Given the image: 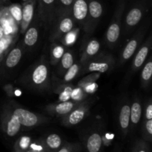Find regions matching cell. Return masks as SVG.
Here are the masks:
<instances>
[{"mask_svg":"<svg viewBox=\"0 0 152 152\" xmlns=\"http://www.w3.org/2000/svg\"><path fill=\"white\" fill-rule=\"evenodd\" d=\"M28 87L38 91H46L50 86V71L47 60L42 59L40 62L33 66L28 76V82H25Z\"/></svg>","mask_w":152,"mask_h":152,"instance_id":"1","label":"cell"},{"mask_svg":"<svg viewBox=\"0 0 152 152\" xmlns=\"http://www.w3.org/2000/svg\"><path fill=\"white\" fill-rule=\"evenodd\" d=\"M126 2L125 0H121L119 3L117 8L116 9L115 13L112 18L111 23L108 26V30L105 34V39L107 45L109 48H114L117 43L120 37L122 25V18H123V12H124Z\"/></svg>","mask_w":152,"mask_h":152,"instance_id":"2","label":"cell"},{"mask_svg":"<svg viewBox=\"0 0 152 152\" xmlns=\"http://www.w3.org/2000/svg\"><path fill=\"white\" fill-rule=\"evenodd\" d=\"M12 112L17 117L21 126H23L27 129H31L40 126L46 123L49 120L41 114L31 112L20 107H15L13 109H12Z\"/></svg>","mask_w":152,"mask_h":152,"instance_id":"3","label":"cell"},{"mask_svg":"<svg viewBox=\"0 0 152 152\" xmlns=\"http://www.w3.org/2000/svg\"><path fill=\"white\" fill-rule=\"evenodd\" d=\"M53 28L50 39L52 41L62 39L65 34L74 29V19L72 14H62L56 16L53 21Z\"/></svg>","mask_w":152,"mask_h":152,"instance_id":"4","label":"cell"},{"mask_svg":"<svg viewBox=\"0 0 152 152\" xmlns=\"http://www.w3.org/2000/svg\"><path fill=\"white\" fill-rule=\"evenodd\" d=\"M114 59L111 55H99L88 61L84 66V73H105L114 67Z\"/></svg>","mask_w":152,"mask_h":152,"instance_id":"5","label":"cell"},{"mask_svg":"<svg viewBox=\"0 0 152 152\" xmlns=\"http://www.w3.org/2000/svg\"><path fill=\"white\" fill-rule=\"evenodd\" d=\"M21 125L17 117L13 114L12 109L5 107L1 116V128L7 137H15L21 129Z\"/></svg>","mask_w":152,"mask_h":152,"instance_id":"6","label":"cell"},{"mask_svg":"<svg viewBox=\"0 0 152 152\" xmlns=\"http://www.w3.org/2000/svg\"><path fill=\"white\" fill-rule=\"evenodd\" d=\"M57 0H39L38 13L44 26L51 28L55 19V10Z\"/></svg>","mask_w":152,"mask_h":152,"instance_id":"7","label":"cell"},{"mask_svg":"<svg viewBox=\"0 0 152 152\" xmlns=\"http://www.w3.org/2000/svg\"><path fill=\"white\" fill-rule=\"evenodd\" d=\"M89 108L90 104L87 101L80 102L71 112L62 117V124L67 127H71L79 124L88 114Z\"/></svg>","mask_w":152,"mask_h":152,"instance_id":"8","label":"cell"},{"mask_svg":"<svg viewBox=\"0 0 152 152\" xmlns=\"http://www.w3.org/2000/svg\"><path fill=\"white\" fill-rule=\"evenodd\" d=\"M103 13V7L102 4L97 0L88 1V15L85 30L88 33H92L94 31L98 21Z\"/></svg>","mask_w":152,"mask_h":152,"instance_id":"9","label":"cell"},{"mask_svg":"<svg viewBox=\"0 0 152 152\" xmlns=\"http://www.w3.org/2000/svg\"><path fill=\"white\" fill-rule=\"evenodd\" d=\"M80 102H75L71 99L65 102H57L48 105L46 107V111L51 115L63 117L71 112Z\"/></svg>","mask_w":152,"mask_h":152,"instance_id":"10","label":"cell"},{"mask_svg":"<svg viewBox=\"0 0 152 152\" xmlns=\"http://www.w3.org/2000/svg\"><path fill=\"white\" fill-rule=\"evenodd\" d=\"M88 15V1L74 0L72 6V16L74 22H77L85 28Z\"/></svg>","mask_w":152,"mask_h":152,"instance_id":"11","label":"cell"},{"mask_svg":"<svg viewBox=\"0 0 152 152\" xmlns=\"http://www.w3.org/2000/svg\"><path fill=\"white\" fill-rule=\"evenodd\" d=\"M36 3L37 0H29L22 4V21L19 26L21 34H25L32 22Z\"/></svg>","mask_w":152,"mask_h":152,"instance_id":"12","label":"cell"},{"mask_svg":"<svg viewBox=\"0 0 152 152\" xmlns=\"http://www.w3.org/2000/svg\"><path fill=\"white\" fill-rule=\"evenodd\" d=\"M143 35L144 34L140 31L138 34H137L134 37H132L130 41L127 43L126 47L122 51L121 55H120V62H119V64L120 65H123L126 61L130 59L132 57V56L134 54L138 46L140 44L141 40L143 38Z\"/></svg>","mask_w":152,"mask_h":152,"instance_id":"13","label":"cell"},{"mask_svg":"<svg viewBox=\"0 0 152 152\" xmlns=\"http://www.w3.org/2000/svg\"><path fill=\"white\" fill-rule=\"evenodd\" d=\"M151 47V37H148V40L144 44L142 47L139 49L137 53L135 55V57L134 59L133 63H132V70L133 72H136L140 68H142V65L145 63L147 57H148V53L150 51V49Z\"/></svg>","mask_w":152,"mask_h":152,"instance_id":"14","label":"cell"},{"mask_svg":"<svg viewBox=\"0 0 152 152\" xmlns=\"http://www.w3.org/2000/svg\"><path fill=\"white\" fill-rule=\"evenodd\" d=\"M131 104L126 102L123 104L119 112V126L123 136H126L130 129Z\"/></svg>","mask_w":152,"mask_h":152,"instance_id":"15","label":"cell"},{"mask_svg":"<svg viewBox=\"0 0 152 152\" xmlns=\"http://www.w3.org/2000/svg\"><path fill=\"white\" fill-rule=\"evenodd\" d=\"M100 49V43L96 39H93L88 42L83 54H82L80 62L81 64L85 65L88 61L94 57Z\"/></svg>","mask_w":152,"mask_h":152,"instance_id":"16","label":"cell"},{"mask_svg":"<svg viewBox=\"0 0 152 152\" xmlns=\"http://www.w3.org/2000/svg\"><path fill=\"white\" fill-rule=\"evenodd\" d=\"M143 16V10L140 7H134L130 10L126 17V29H132L134 28L142 19Z\"/></svg>","mask_w":152,"mask_h":152,"instance_id":"17","label":"cell"},{"mask_svg":"<svg viewBox=\"0 0 152 152\" xmlns=\"http://www.w3.org/2000/svg\"><path fill=\"white\" fill-rule=\"evenodd\" d=\"M142 114V104L140 99H135L131 104L130 109V129H134L139 124Z\"/></svg>","mask_w":152,"mask_h":152,"instance_id":"18","label":"cell"},{"mask_svg":"<svg viewBox=\"0 0 152 152\" xmlns=\"http://www.w3.org/2000/svg\"><path fill=\"white\" fill-rule=\"evenodd\" d=\"M23 47L18 45L10 50L5 59V66L7 68H13L16 67L20 62L23 55Z\"/></svg>","mask_w":152,"mask_h":152,"instance_id":"19","label":"cell"},{"mask_svg":"<svg viewBox=\"0 0 152 152\" xmlns=\"http://www.w3.org/2000/svg\"><path fill=\"white\" fill-rule=\"evenodd\" d=\"M102 145V135L99 132H93L89 135L86 141V149L88 152H100Z\"/></svg>","mask_w":152,"mask_h":152,"instance_id":"20","label":"cell"},{"mask_svg":"<svg viewBox=\"0 0 152 152\" xmlns=\"http://www.w3.org/2000/svg\"><path fill=\"white\" fill-rule=\"evenodd\" d=\"M43 141L48 152H56L62 145V138L56 134H50Z\"/></svg>","mask_w":152,"mask_h":152,"instance_id":"21","label":"cell"},{"mask_svg":"<svg viewBox=\"0 0 152 152\" xmlns=\"http://www.w3.org/2000/svg\"><path fill=\"white\" fill-rule=\"evenodd\" d=\"M24 35V44L25 47H34L38 41L39 31L37 27L34 25L28 27Z\"/></svg>","mask_w":152,"mask_h":152,"instance_id":"22","label":"cell"},{"mask_svg":"<svg viewBox=\"0 0 152 152\" xmlns=\"http://www.w3.org/2000/svg\"><path fill=\"white\" fill-rule=\"evenodd\" d=\"M81 68V65L79 63H74L71 68H68L66 71L65 72V75H64L62 79H57L55 77L53 78L56 79L59 83H62V84H68L71 83V81L74 80L78 75L79 72Z\"/></svg>","mask_w":152,"mask_h":152,"instance_id":"23","label":"cell"},{"mask_svg":"<svg viewBox=\"0 0 152 152\" xmlns=\"http://www.w3.org/2000/svg\"><path fill=\"white\" fill-rule=\"evenodd\" d=\"M55 92L59 94L58 96L57 102H65L71 99V92H72L74 86L72 85L68 84H62L59 83V86H56Z\"/></svg>","mask_w":152,"mask_h":152,"instance_id":"24","label":"cell"},{"mask_svg":"<svg viewBox=\"0 0 152 152\" xmlns=\"http://www.w3.org/2000/svg\"><path fill=\"white\" fill-rule=\"evenodd\" d=\"M65 51V48L62 45L57 44L56 42H53L50 45V64L51 65H56L59 61H60L62 55L64 54Z\"/></svg>","mask_w":152,"mask_h":152,"instance_id":"25","label":"cell"},{"mask_svg":"<svg viewBox=\"0 0 152 152\" xmlns=\"http://www.w3.org/2000/svg\"><path fill=\"white\" fill-rule=\"evenodd\" d=\"M74 0H57L55 10V17L62 14H72V6Z\"/></svg>","mask_w":152,"mask_h":152,"instance_id":"26","label":"cell"},{"mask_svg":"<svg viewBox=\"0 0 152 152\" xmlns=\"http://www.w3.org/2000/svg\"><path fill=\"white\" fill-rule=\"evenodd\" d=\"M152 76V61L151 58L148 60V62L144 65L141 71V84L142 87L147 88L148 87V85L150 84V82L151 80Z\"/></svg>","mask_w":152,"mask_h":152,"instance_id":"27","label":"cell"},{"mask_svg":"<svg viewBox=\"0 0 152 152\" xmlns=\"http://www.w3.org/2000/svg\"><path fill=\"white\" fill-rule=\"evenodd\" d=\"M31 142V138L28 136H22L16 141L13 152H27Z\"/></svg>","mask_w":152,"mask_h":152,"instance_id":"28","label":"cell"},{"mask_svg":"<svg viewBox=\"0 0 152 152\" xmlns=\"http://www.w3.org/2000/svg\"><path fill=\"white\" fill-rule=\"evenodd\" d=\"M7 8L15 23L19 27L20 26L21 21H22V4H12L7 6Z\"/></svg>","mask_w":152,"mask_h":152,"instance_id":"29","label":"cell"},{"mask_svg":"<svg viewBox=\"0 0 152 152\" xmlns=\"http://www.w3.org/2000/svg\"><path fill=\"white\" fill-rule=\"evenodd\" d=\"M74 63V56L71 51H65L60 59V69L61 71L65 73L67 70L72 66Z\"/></svg>","mask_w":152,"mask_h":152,"instance_id":"30","label":"cell"},{"mask_svg":"<svg viewBox=\"0 0 152 152\" xmlns=\"http://www.w3.org/2000/svg\"><path fill=\"white\" fill-rule=\"evenodd\" d=\"M79 29H73L62 37V43L64 46H71L75 43L78 36Z\"/></svg>","mask_w":152,"mask_h":152,"instance_id":"31","label":"cell"},{"mask_svg":"<svg viewBox=\"0 0 152 152\" xmlns=\"http://www.w3.org/2000/svg\"><path fill=\"white\" fill-rule=\"evenodd\" d=\"M87 94L83 91L82 88L77 86V88H74L71 92V100L75 101V102H83L86 99Z\"/></svg>","mask_w":152,"mask_h":152,"instance_id":"32","label":"cell"},{"mask_svg":"<svg viewBox=\"0 0 152 152\" xmlns=\"http://www.w3.org/2000/svg\"><path fill=\"white\" fill-rule=\"evenodd\" d=\"M28 151L29 152H48L43 139L31 142Z\"/></svg>","mask_w":152,"mask_h":152,"instance_id":"33","label":"cell"},{"mask_svg":"<svg viewBox=\"0 0 152 152\" xmlns=\"http://www.w3.org/2000/svg\"><path fill=\"white\" fill-rule=\"evenodd\" d=\"M142 134L144 139L148 141H151L152 137V119L144 120L142 124Z\"/></svg>","mask_w":152,"mask_h":152,"instance_id":"34","label":"cell"},{"mask_svg":"<svg viewBox=\"0 0 152 152\" xmlns=\"http://www.w3.org/2000/svg\"><path fill=\"white\" fill-rule=\"evenodd\" d=\"M100 77V73L98 72H92V74H89V75L86 76V77H83L81 80L78 83L77 86L82 88H83L86 85L90 83H94V82H96V80H99V78Z\"/></svg>","mask_w":152,"mask_h":152,"instance_id":"35","label":"cell"},{"mask_svg":"<svg viewBox=\"0 0 152 152\" xmlns=\"http://www.w3.org/2000/svg\"><path fill=\"white\" fill-rule=\"evenodd\" d=\"M79 146L80 145L77 144L65 143V145H62L56 152H74Z\"/></svg>","mask_w":152,"mask_h":152,"instance_id":"36","label":"cell"},{"mask_svg":"<svg viewBox=\"0 0 152 152\" xmlns=\"http://www.w3.org/2000/svg\"><path fill=\"white\" fill-rule=\"evenodd\" d=\"M98 87L99 86H98L97 83L96 82H94V83H90L86 85L83 88V89L86 94H94L95 91H97Z\"/></svg>","mask_w":152,"mask_h":152,"instance_id":"37","label":"cell"},{"mask_svg":"<svg viewBox=\"0 0 152 152\" xmlns=\"http://www.w3.org/2000/svg\"><path fill=\"white\" fill-rule=\"evenodd\" d=\"M144 119L145 120H151L152 119V102L151 99L148 100V103L145 106V111H144Z\"/></svg>","mask_w":152,"mask_h":152,"instance_id":"38","label":"cell"},{"mask_svg":"<svg viewBox=\"0 0 152 152\" xmlns=\"http://www.w3.org/2000/svg\"><path fill=\"white\" fill-rule=\"evenodd\" d=\"M136 152H148V146L144 141H140L135 147Z\"/></svg>","mask_w":152,"mask_h":152,"instance_id":"39","label":"cell"},{"mask_svg":"<svg viewBox=\"0 0 152 152\" xmlns=\"http://www.w3.org/2000/svg\"><path fill=\"white\" fill-rule=\"evenodd\" d=\"M4 91H6V93L7 94V95L10 96H13V86H10V85H7V86H4Z\"/></svg>","mask_w":152,"mask_h":152,"instance_id":"40","label":"cell"},{"mask_svg":"<svg viewBox=\"0 0 152 152\" xmlns=\"http://www.w3.org/2000/svg\"><path fill=\"white\" fill-rule=\"evenodd\" d=\"M0 1H1L2 4H6V3H8L10 0H0Z\"/></svg>","mask_w":152,"mask_h":152,"instance_id":"41","label":"cell"},{"mask_svg":"<svg viewBox=\"0 0 152 152\" xmlns=\"http://www.w3.org/2000/svg\"><path fill=\"white\" fill-rule=\"evenodd\" d=\"M80 146H79V147H78V148H77V149H76V150H75V151H74V152H80Z\"/></svg>","mask_w":152,"mask_h":152,"instance_id":"42","label":"cell"},{"mask_svg":"<svg viewBox=\"0 0 152 152\" xmlns=\"http://www.w3.org/2000/svg\"><path fill=\"white\" fill-rule=\"evenodd\" d=\"M29 1V0H22V1H23V2H25V1Z\"/></svg>","mask_w":152,"mask_h":152,"instance_id":"43","label":"cell"},{"mask_svg":"<svg viewBox=\"0 0 152 152\" xmlns=\"http://www.w3.org/2000/svg\"><path fill=\"white\" fill-rule=\"evenodd\" d=\"M1 4H2V3H1V1H0V7H1Z\"/></svg>","mask_w":152,"mask_h":152,"instance_id":"44","label":"cell"},{"mask_svg":"<svg viewBox=\"0 0 152 152\" xmlns=\"http://www.w3.org/2000/svg\"><path fill=\"white\" fill-rule=\"evenodd\" d=\"M132 152H136V151H135V148H134V150H133V151H132Z\"/></svg>","mask_w":152,"mask_h":152,"instance_id":"45","label":"cell"}]
</instances>
